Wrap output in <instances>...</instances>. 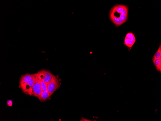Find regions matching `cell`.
<instances>
[{"label":"cell","instance_id":"1","mask_svg":"<svg viewBox=\"0 0 161 121\" xmlns=\"http://www.w3.org/2000/svg\"><path fill=\"white\" fill-rule=\"evenodd\" d=\"M34 81V74H31L26 73L21 75L20 78L19 88L21 90L23 93L31 96Z\"/></svg>","mask_w":161,"mask_h":121},{"label":"cell","instance_id":"2","mask_svg":"<svg viewBox=\"0 0 161 121\" xmlns=\"http://www.w3.org/2000/svg\"><path fill=\"white\" fill-rule=\"evenodd\" d=\"M60 81V79L58 76L53 75L50 81L46 84L48 91L51 96L59 88L61 85Z\"/></svg>","mask_w":161,"mask_h":121},{"label":"cell","instance_id":"3","mask_svg":"<svg viewBox=\"0 0 161 121\" xmlns=\"http://www.w3.org/2000/svg\"><path fill=\"white\" fill-rule=\"evenodd\" d=\"M34 83L32 87L31 96L37 98L39 99L40 97L42 90L40 82L37 73L34 74Z\"/></svg>","mask_w":161,"mask_h":121},{"label":"cell","instance_id":"4","mask_svg":"<svg viewBox=\"0 0 161 121\" xmlns=\"http://www.w3.org/2000/svg\"><path fill=\"white\" fill-rule=\"evenodd\" d=\"M37 73L39 80L46 84L50 81L53 75L50 71L44 69L40 70Z\"/></svg>","mask_w":161,"mask_h":121},{"label":"cell","instance_id":"5","mask_svg":"<svg viewBox=\"0 0 161 121\" xmlns=\"http://www.w3.org/2000/svg\"><path fill=\"white\" fill-rule=\"evenodd\" d=\"M110 18L116 26L118 27L125 22L121 20L118 17L114 15L113 13H110Z\"/></svg>","mask_w":161,"mask_h":121},{"label":"cell","instance_id":"6","mask_svg":"<svg viewBox=\"0 0 161 121\" xmlns=\"http://www.w3.org/2000/svg\"><path fill=\"white\" fill-rule=\"evenodd\" d=\"M127 7L125 5H117L114 6L110 11V13H114L117 12L121 13L122 10Z\"/></svg>","mask_w":161,"mask_h":121},{"label":"cell","instance_id":"7","mask_svg":"<svg viewBox=\"0 0 161 121\" xmlns=\"http://www.w3.org/2000/svg\"><path fill=\"white\" fill-rule=\"evenodd\" d=\"M153 62L155 65L156 70L161 73V57L157 58H152Z\"/></svg>","mask_w":161,"mask_h":121},{"label":"cell","instance_id":"8","mask_svg":"<svg viewBox=\"0 0 161 121\" xmlns=\"http://www.w3.org/2000/svg\"><path fill=\"white\" fill-rule=\"evenodd\" d=\"M51 96L48 90L45 92L42 91L39 100L42 102L45 101L49 99Z\"/></svg>","mask_w":161,"mask_h":121},{"label":"cell","instance_id":"9","mask_svg":"<svg viewBox=\"0 0 161 121\" xmlns=\"http://www.w3.org/2000/svg\"><path fill=\"white\" fill-rule=\"evenodd\" d=\"M131 39L125 38L124 39V44L127 47L131 49L132 46L134 43Z\"/></svg>","mask_w":161,"mask_h":121},{"label":"cell","instance_id":"10","mask_svg":"<svg viewBox=\"0 0 161 121\" xmlns=\"http://www.w3.org/2000/svg\"><path fill=\"white\" fill-rule=\"evenodd\" d=\"M161 57V44L159 45V48L155 53L154 55L153 58H157Z\"/></svg>","mask_w":161,"mask_h":121},{"label":"cell","instance_id":"11","mask_svg":"<svg viewBox=\"0 0 161 121\" xmlns=\"http://www.w3.org/2000/svg\"><path fill=\"white\" fill-rule=\"evenodd\" d=\"M126 38H130L134 42L136 41L135 36L132 33H129L127 34Z\"/></svg>","mask_w":161,"mask_h":121},{"label":"cell","instance_id":"12","mask_svg":"<svg viewBox=\"0 0 161 121\" xmlns=\"http://www.w3.org/2000/svg\"><path fill=\"white\" fill-rule=\"evenodd\" d=\"M40 82L41 85L42 91L45 92L47 91V88L46 83L40 80Z\"/></svg>","mask_w":161,"mask_h":121},{"label":"cell","instance_id":"13","mask_svg":"<svg viewBox=\"0 0 161 121\" xmlns=\"http://www.w3.org/2000/svg\"><path fill=\"white\" fill-rule=\"evenodd\" d=\"M127 15H123L120 13V16L119 17L121 20L125 22L127 20Z\"/></svg>","mask_w":161,"mask_h":121},{"label":"cell","instance_id":"14","mask_svg":"<svg viewBox=\"0 0 161 121\" xmlns=\"http://www.w3.org/2000/svg\"><path fill=\"white\" fill-rule=\"evenodd\" d=\"M128 10V8L127 7L122 10L121 13L123 15H127Z\"/></svg>","mask_w":161,"mask_h":121},{"label":"cell","instance_id":"15","mask_svg":"<svg viewBox=\"0 0 161 121\" xmlns=\"http://www.w3.org/2000/svg\"><path fill=\"white\" fill-rule=\"evenodd\" d=\"M7 104L8 106H10L12 105V102L11 100H8L7 101Z\"/></svg>","mask_w":161,"mask_h":121}]
</instances>
